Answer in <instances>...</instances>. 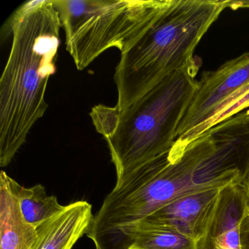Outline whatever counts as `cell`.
Instances as JSON below:
<instances>
[{
  "label": "cell",
  "instance_id": "obj_1",
  "mask_svg": "<svg viewBox=\"0 0 249 249\" xmlns=\"http://www.w3.org/2000/svg\"><path fill=\"white\" fill-rule=\"evenodd\" d=\"M233 117L192 141L176 140L167 152L116 183L93 218L87 233L96 249H112L122 231L169 202L188 194L243 183L242 172L229 170L207 179L205 167L228 136Z\"/></svg>",
  "mask_w": 249,
  "mask_h": 249
},
{
  "label": "cell",
  "instance_id": "obj_2",
  "mask_svg": "<svg viewBox=\"0 0 249 249\" xmlns=\"http://www.w3.org/2000/svg\"><path fill=\"white\" fill-rule=\"evenodd\" d=\"M13 36L0 79V166L7 167L49 105L46 92L56 72L62 27L53 0L25 2L10 19Z\"/></svg>",
  "mask_w": 249,
  "mask_h": 249
},
{
  "label": "cell",
  "instance_id": "obj_3",
  "mask_svg": "<svg viewBox=\"0 0 249 249\" xmlns=\"http://www.w3.org/2000/svg\"><path fill=\"white\" fill-rule=\"evenodd\" d=\"M228 1L173 0L168 9L121 55L114 82L122 111L157 84L187 65L195 49Z\"/></svg>",
  "mask_w": 249,
  "mask_h": 249
},
{
  "label": "cell",
  "instance_id": "obj_4",
  "mask_svg": "<svg viewBox=\"0 0 249 249\" xmlns=\"http://www.w3.org/2000/svg\"><path fill=\"white\" fill-rule=\"evenodd\" d=\"M200 64L195 56L128 108L119 111L113 107L110 122L100 134L107 142L116 183L173 146L199 88Z\"/></svg>",
  "mask_w": 249,
  "mask_h": 249
},
{
  "label": "cell",
  "instance_id": "obj_5",
  "mask_svg": "<svg viewBox=\"0 0 249 249\" xmlns=\"http://www.w3.org/2000/svg\"><path fill=\"white\" fill-rule=\"evenodd\" d=\"M173 0H53L78 71L106 51L123 53L168 9Z\"/></svg>",
  "mask_w": 249,
  "mask_h": 249
},
{
  "label": "cell",
  "instance_id": "obj_6",
  "mask_svg": "<svg viewBox=\"0 0 249 249\" xmlns=\"http://www.w3.org/2000/svg\"><path fill=\"white\" fill-rule=\"evenodd\" d=\"M249 85V52L205 72L178 129L177 139L200 124L231 94Z\"/></svg>",
  "mask_w": 249,
  "mask_h": 249
},
{
  "label": "cell",
  "instance_id": "obj_7",
  "mask_svg": "<svg viewBox=\"0 0 249 249\" xmlns=\"http://www.w3.org/2000/svg\"><path fill=\"white\" fill-rule=\"evenodd\" d=\"M221 189H202L180 196L138 223L170 229L197 242L212 218Z\"/></svg>",
  "mask_w": 249,
  "mask_h": 249
},
{
  "label": "cell",
  "instance_id": "obj_8",
  "mask_svg": "<svg viewBox=\"0 0 249 249\" xmlns=\"http://www.w3.org/2000/svg\"><path fill=\"white\" fill-rule=\"evenodd\" d=\"M249 208L243 183H234L220 190L212 218L196 249H241L240 227Z\"/></svg>",
  "mask_w": 249,
  "mask_h": 249
},
{
  "label": "cell",
  "instance_id": "obj_9",
  "mask_svg": "<svg viewBox=\"0 0 249 249\" xmlns=\"http://www.w3.org/2000/svg\"><path fill=\"white\" fill-rule=\"evenodd\" d=\"M94 215L87 201H77L62 212L37 227V238L32 249H72L87 234Z\"/></svg>",
  "mask_w": 249,
  "mask_h": 249
},
{
  "label": "cell",
  "instance_id": "obj_10",
  "mask_svg": "<svg viewBox=\"0 0 249 249\" xmlns=\"http://www.w3.org/2000/svg\"><path fill=\"white\" fill-rule=\"evenodd\" d=\"M15 182L3 170L0 173V249H32L37 228L24 221Z\"/></svg>",
  "mask_w": 249,
  "mask_h": 249
},
{
  "label": "cell",
  "instance_id": "obj_11",
  "mask_svg": "<svg viewBox=\"0 0 249 249\" xmlns=\"http://www.w3.org/2000/svg\"><path fill=\"white\" fill-rule=\"evenodd\" d=\"M15 190L24 221L36 228L66 208L59 204L56 196L48 195L43 185L25 188L16 181Z\"/></svg>",
  "mask_w": 249,
  "mask_h": 249
},
{
  "label": "cell",
  "instance_id": "obj_12",
  "mask_svg": "<svg viewBox=\"0 0 249 249\" xmlns=\"http://www.w3.org/2000/svg\"><path fill=\"white\" fill-rule=\"evenodd\" d=\"M249 109V85L246 86L226 99L211 116L200 124L177 140L192 141L211 128Z\"/></svg>",
  "mask_w": 249,
  "mask_h": 249
},
{
  "label": "cell",
  "instance_id": "obj_13",
  "mask_svg": "<svg viewBox=\"0 0 249 249\" xmlns=\"http://www.w3.org/2000/svg\"><path fill=\"white\" fill-rule=\"evenodd\" d=\"M240 245L241 249H249V208L240 227Z\"/></svg>",
  "mask_w": 249,
  "mask_h": 249
},
{
  "label": "cell",
  "instance_id": "obj_14",
  "mask_svg": "<svg viewBox=\"0 0 249 249\" xmlns=\"http://www.w3.org/2000/svg\"><path fill=\"white\" fill-rule=\"evenodd\" d=\"M228 8L232 10L249 8V1H228Z\"/></svg>",
  "mask_w": 249,
  "mask_h": 249
},
{
  "label": "cell",
  "instance_id": "obj_15",
  "mask_svg": "<svg viewBox=\"0 0 249 249\" xmlns=\"http://www.w3.org/2000/svg\"><path fill=\"white\" fill-rule=\"evenodd\" d=\"M243 185H244L245 187H246L248 197H249V169H248L247 173H246L244 180H243Z\"/></svg>",
  "mask_w": 249,
  "mask_h": 249
}]
</instances>
